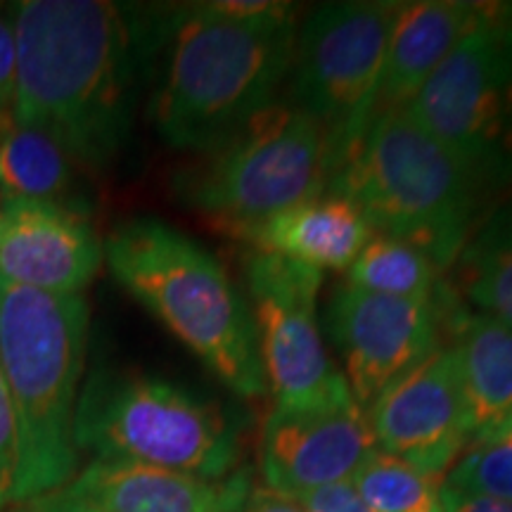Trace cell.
I'll use <instances>...</instances> for the list:
<instances>
[{
    "instance_id": "obj_1",
    "label": "cell",
    "mask_w": 512,
    "mask_h": 512,
    "mask_svg": "<svg viewBox=\"0 0 512 512\" xmlns=\"http://www.w3.org/2000/svg\"><path fill=\"white\" fill-rule=\"evenodd\" d=\"M17 43L10 117L46 131L72 162L110 166L128 143L155 10L110 0L12 3Z\"/></svg>"
},
{
    "instance_id": "obj_2",
    "label": "cell",
    "mask_w": 512,
    "mask_h": 512,
    "mask_svg": "<svg viewBox=\"0 0 512 512\" xmlns=\"http://www.w3.org/2000/svg\"><path fill=\"white\" fill-rule=\"evenodd\" d=\"M297 27V8L275 0L155 10L162 62L147 114L164 143L204 155L273 105L290 79Z\"/></svg>"
},
{
    "instance_id": "obj_3",
    "label": "cell",
    "mask_w": 512,
    "mask_h": 512,
    "mask_svg": "<svg viewBox=\"0 0 512 512\" xmlns=\"http://www.w3.org/2000/svg\"><path fill=\"white\" fill-rule=\"evenodd\" d=\"M102 249L114 280L233 394H268L252 309L214 254L159 219L119 223Z\"/></svg>"
},
{
    "instance_id": "obj_4",
    "label": "cell",
    "mask_w": 512,
    "mask_h": 512,
    "mask_svg": "<svg viewBox=\"0 0 512 512\" xmlns=\"http://www.w3.org/2000/svg\"><path fill=\"white\" fill-rule=\"evenodd\" d=\"M88 302L0 278V368L17 413V463L10 501L72 482L76 387L88 342Z\"/></svg>"
},
{
    "instance_id": "obj_5",
    "label": "cell",
    "mask_w": 512,
    "mask_h": 512,
    "mask_svg": "<svg viewBox=\"0 0 512 512\" xmlns=\"http://www.w3.org/2000/svg\"><path fill=\"white\" fill-rule=\"evenodd\" d=\"M325 192L354 204L373 233L420 249L444 275L479 226L491 190L401 110L373 119Z\"/></svg>"
},
{
    "instance_id": "obj_6",
    "label": "cell",
    "mask_w": 512,
    "mask_h": 512,
    "mask_svg": "<svg viewBox=\"0 0 512 512\" xmlns=\"http://www.w3.org/2000/svg\"><path fill=\"white\" fill-rule=\"evenodd\" d=\"M76 451L202 479L233 475L240 427L216 401L162 377L98 370L76 399Z\"/></svg>"
},
{
    "instance_id": "obj_7",
    "label": "cell",
    "mask_w": 512,
    "mask_h": 512,
    "mask_svg": "<svg viewBox=\"0 0 512 512\" xmlns=\"http://www.w3.org/2000/svg\"><path fill=\"white\" fill-rule=\"evenodd\" d=\"M176 197L221 233L325 195L328 166L320 126L285 95L174 181Z\"/></svg>"
},
{
    "instance_id": "obj_8",
    "label": "cell",
    "mask_w": 512,
    "mask_h": 512,
    "mask_svg": "<svg viewBox=\"0 0 512 512\" xmlns=\"http://www.w3.org/2000/svg\"><path fill=\"white\" fill-rule=\"evenodd\" d=\"M399 0L323 3L299 22L285 98L320 126L330 176L375 119Z\"/></svg>"
},
{
    "instance_id": "obj_9",
    "label": "cell",
    "mask_w": 512,
    "mask_h": 512,
    "mask_svg": "<svg viewBox=\"0 0 512 512\" xmlns=\"http://www.w3.org/2000/svg\"><path fill=\"white\" fill-rule=\"evenodd\" d=\"M406 114L489 190L512 181V10L460 41Z\"/></svg>"
},
{
    "instance_id": "obj_10",
    "label": "cell",
    "mask_w": 512,
    "mask_h": 512,
    "mask_svg": "<svg viewBox=\"0 0 512 512\" xmlns=\"http://www.w3.org/2000/svg\"><path fill=\"white\" fill-rule=\"evenodd\" d=\"M242 275L275 408H311L351 394L320 328L323 271L249 249L242 259Z\"/></svg>"
},
{
    "instance_id": "obj_11",
    "label": "cell",
    "mask_w": 512,
    "mask_h": 512,
    "mask_svg": "<svg viewBox=\"0 0 512 512\" xmlns=\"http://www.w3.org/2000/svg\"><path fill=\"white\" fill-rule=\"evenodd\" d=\"M446 292V280L434 302L384 297L347 280L332 290L325 330L344 363L349 392L363 411L444 344Z\"/></svg>"
},
{
    "instance_id": "obj_12",
    "label": "cell",
    "mask_w": 512,
    "mask_h": 512,
    "mask_svg": "<svg viewBox=\"0 0 512 512\" xmlns=\"http://www.w3.org/2000/svg\"><path fill=\"white\" fill-rule=\"evenodd\" d=\"M366 413L380 451L444 482L472 439L456 358L446 344L389 384Z\"/></svg>"
},
{
    "instance_id": "obj_13",
    "label": "cell",
    "mask_w": 512,
    "mask_h": 512,
    "mask_svg": "<svg viewBox=\"0 0 512 512\" xmlns=\"http://www.w3.org/2000/svg\"><path fill=\"white\" fill-rule=\"evenodd\" d=\"M377 451L368 413L354 394L311 408H275L261 430L259 463L264 484L294 496L351 482Z\"/></svg>"
},
{
    "instance_id": "obj_14",
    "label": "cell",
    "mask_w": 512,
    "mask_h": 512,
    "mask_svg": "<svg viewBox=\"0 0 512 512\" xmlns=\"http://www.w3.org/2000/svg\"><path fill=\"white\" fill-rule=\"evenodd\" d=\"M105 249L72 202L15 200L0 207V278L62 297L93 283Z\"/></svg>"
},
{
    "instance_id": "obj_15",
    "label": "cell",
    "mask_w": 512,
    "mask_h": 512,
    "mask_svg": "<svg viewBox=\"0 0 512 512\" xmlns=\"http://www.w3.org/2000/svg\"><path fill=\"white\" fill-rule=\"evenodd\" d=\"M249 489L247 470L202 479L124 460H93L53 498L98 512H238Z\"/></svg>"
},
{
    "instance_id": "obj_16",
    "label": "cell",
    "mask_w": 512,
    "mask_h": 512,
    "mask_svg": "<svg viewBox=\"0 0 512 512\" xmlns=\"http://www.w3.org/2000/svg\"><path fill=\"white\" fill-rule=\"evenodd\" d=\"M512 3L477 0H413L401 3L389 34L375 117L406 110L434 69L460 41L484 24L508 15Z\"/></svg>"
},
{
    "instance_id": "obj_17",
    "label": "cell",
    "mask_w": 512,
    "mask_h": 512,
    "mask_svg": "<svg viewBox=\"0 0 512 512\" xmlns=\"http://www.w3.org/2000/svg\"><path fill=\"white\" fill-rule=\"evenodd\" d=\"M230 238L247 242L254 252L285 256L325 273L347 271L373 238V228L349 200L325 192L235 230Z\"/></svg>"
},
{
    "instance_id": "obj_18",
    "label": "cell",
    "mask_w": 512,
    "mask_h": 512,
    "mask_svg": "<svg viewBox=\"0 0 512 512\" xmlns=\"http://www.w3.org/2000/svg\"><path fill=\"white\" fill-rule=\"evenodd\" d=\"M444 344L456 358L470 434L477 437L512 411V328L465 311L456 292L444 306Z\"/></svg>"
},
{
    "instance_id": "obj_19",
    "label": "cell",
    "mask_w": 512,
    "mask_h": 512,
    "mask_svg": "<svg viewBox=\"0 0 512 512\" xmlns=\"http://www.w3.org/2000/svg\"><path fill=\"white\" fill-rule=\"evenodd\" d=\"M74 162L46 131L0 117V197L3 202H67Z\"/></svg>"
},
{
    "instance_id": "obj_20",
    "label": "cell",
    "mask_w": 512,
    "mask_h": 512,
    "mask_svg": "<svg viewBox=\"0 0 512 512\" xmlns=\"http://www.w3.org/2000/svg\"><path fill=\"white\" fill-rule=\"evenodd\" d=\"M451 271L467 302L512 328V202L479 223Z\"/></svg>"
},
{
    "instance_id": "obj_21",
    "label": "cell",
    "mask_w": 512,
    "mask_h": 512,
    "mask_svg": "<svg viewBox=\"0 0 512 512\" xmlns=\"http://www.w3.org/2000/svg\"><path fill=\"white\" fill-rule=\"evenodd\" d=\"M347 283L384 297L434 302L444 285V275L420 249L373 233L347 268Z\"/></svg>"
},
{
    "instance_id": "obj_22",
    "label": "cell",
    "mask_w": 512,
    "mask_h": 512,
    "mask_svg": "<svg viewBox=\"0 0 512 512\" xmlns=\"http://www.w3.org/2000/svg\"><path fill=\"white\" fill-rule=\"evenodd\" d=\"M351 484L373 512H441L444 479L380 448L358 467Z\"/></svg>"
},
{
    "instance_id": "obj_23",
    "label": "cell",
    "mask_w": 512,
    "mask_h": 512,
    "mask_svg": "<svg viewBox=\"0 0 512 512\" xmlns=\"http://www.w3.org/2000/svg\"><path fill=\"white\" fill-rule=\"evenodd\" d=\"M444 486L512 501V411L470 439Z\"/></svg>"
},
{
    "instance_id": "obj_24",
    "label": "cell",
    "mask_w": 512,
    "mask_h": 512,
    "mask_svg": "<svg viewBox=\"0 0 512 512\" xmlns=\"http://www.w3.org/2000/svg\"><path fill=\"white\" fill-rule=\"evenodd\" d=\"M292 498L302 505L304 512H373L351 482L318 486V489L294 494Z\"/></svg>"
},
{
    "instance_id": "obj_25",
    "label": "cell",
    "mask_w": 512,
    "mask_h": 512,
    "mask_svg": "<svg viewBox=\"0 0 512 512\" xmlns=\"http://www.w3.org/2000/svg\"><path fill=\"white\" fill-rule=\"evenodd\" d=\"M17 463V413L0 368V494H8Z\"/></svg>"
},
{
    "instance_id": "obj_26",
    "label": "cell",
    "mask_w": 512,
    "mask_h": 512,
    "mask_svg": "<svg viewBox=\"0 0 512 512\" xmlns=\"http://www.w3.org/2000/svg\"><path fill=\"white\" fill-rule=\"evenodd\" d=\"M17 43L10 5H0V110L8 112L15 95Z\"/></svg>"
},
{
    "instance_id": "obj_27",
    "label": "cell",
    "mask_w": 512,
    "mask_h": 512,
    "mask_svg": "<svg viewBox=\"0 0 512 512\" xmlns=\"http://www.w3.org/2000/svg\"><path fill=\"white\" fill-rule=\"evenodd\" d=\"M441 512H512V501L444 486L441 489Z\"/></svg>"
},
{
    "instance_id": "obj_28",
    "label": "cell",
    "mask_w": 512,
    "mask_h": 512,
    "mask_svg": "<svg viewBox=\"0 0 512 512\" xmlns=\"http://www.w3.org/2000/svg\"><path fill=\"white\" fill-rule=\"evenodd\" d=\"M238 512H304L302 505L294 501L292 496L280 494V491L268 489L266 484L249 489L245 503L240 505Z\"/></svg>"
},
{
    "instance_id": "obj_29",
    "label": "cell",
    "mask_w": 512,
    "mask_h": 512,
    "mask_svg": "<svg viewBox=\"0 0 512 512\" xmlns=\"http://www.w3.org/2000/svg\"><path fill=\"white\" fill-rule=\"evenodd\" d=\"M46 512H98V510L86 508V505H79V503L60 501V498L50 496L46 501Z\"/></svg>"
},
{
    "instance_id": "obj_30",
    "label": "cell",
    "mask_w": 512,
    "mask_h": 512,
    "mask_svg": "<svg viewBox=\"0 0 512 512\" xmlns=\"http://www.w3.org/2000/svg\"><path fill=\"white\" fill-rule=\"evenodd\" d=\"M0 207H3V197H0Z\"/></svg>"
},
{
    "instance_id": "obj_31",
    "label": "cell",
    "mask_w": 512,
    "mask_h": 512,
    "mask_svg": "<svg viewBox=\"0 0 512 512\" xmlns=\"http://www.w3.org/2000/svg\"><path fill=\"white\" fill-rule=\"evenodd\" d=\"M0 501H3V494H0Z\"/></svg>"
},
{
    "instance_id": "obj_32",
    "label": "cell",
    "mask_w": 512,
    "mask_h": 512,
    "mask_svg": "<svg viewBox=\"0 0 512 512\" xmlns=\"http://www.w3.org/2000/svg\"><path fill=\"white\" fill-rule=\"evenodd\" d=\"M8 112H10V110H8ZM0 114H5V112H3V110H0Z\"/></svg>"
},
{
    "instance_id": "obj_33",
    "label": "cell",
    "mask_w": 512,
    "mask_h": 512,
    "mask_svg": "<svg viewBox=\"0 0 512 512\" xmlns=\"http://www.w3.org/2000/svg\"><path fill=\"white\" fill-rule=\"evenodd\" d=\"M0 117H3V114H0Z\"/></svg>"
}]
</instances>
